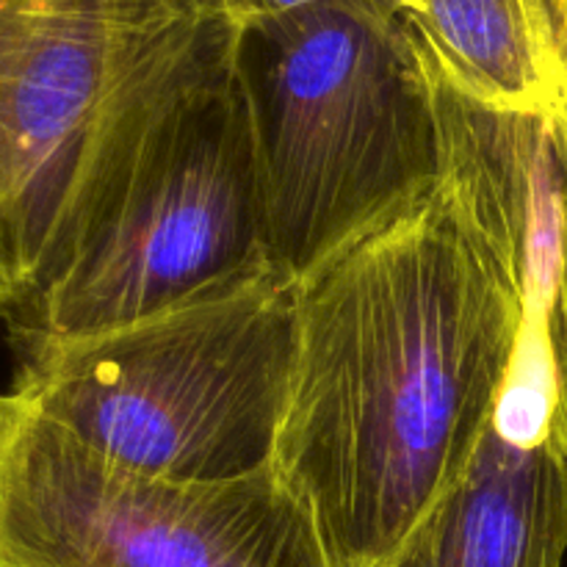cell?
Returning a JSON list of instances; mask_svg holds the SVG:
<instances>
[{
    "label": "cell",
    "instance_id": "obj_2",
    "mask_svg": "<svg viewBox=\"0 0 567 567\" xmlns=\"http://www.w3.org/2000/svg\"><path fill=\"white\" fill-rule=\"evenodd\" d=\"M221 0H0V321L125 199L177 111L236 75Z\"/></svg>",
    "mask_w": 567,
    "mask_h": 567
},
{
    "label": "cell",
    "instance_id": "obj_9",
    "mask_svg": "<svg viewBox=\"0 0 567 567\" xmlns=\"http://www.w3.org/2000/svg\"><path fill=\"white\" fill-rule=\"evenodd\" d=\"M399 20L426 75L502 109L559 105L529 0H426Z\"/></svg>",
    "mask_w": 567,
    "mask_h": 567
},
{
    "label": "cell",
    "instance_id": "obj_11",
    "mask_svg": "<svg viewBox=\"0 0 567 567\" xmlns=\"http://www.w3.org/2000/svg\"><path fill=\"white\" fill-rule=\"evenodd\" d=\"M221 3L233 11V17H236L241 25H249V22L288 14V11L305 9V6L321 3V0H221Z\"/></svg>",
    "mask_w": 567,
    "mask_h": 567
},
{
    "label": "cell",
    "instance_id": "obj_10",
    "mask_svg": "<svg viewBox=\"0 0 567 567\" xmlns=\"http://www.w3.org/2000/svg\"><path fill=\"white\" fill-rule=\"evenodd\" d=\"M529 9L557 83L559 109L567 111V0H529Z\"/></svg>",
    "mask_w": 567,
    "mask_h": 567
},
{
    "label": "cell",
    "instance_id": "obj_4",
    "mask_svg": "<svg viewBox=\"0 0 567 567\" xmlns=\"http://www.w3.org/2000/svg\"><path fill=\"white\" fill-rule=\"evenodd\" d=\"M11 391L83 446L166 482L275 465L297 352V282L271 260L158 313L14 349Z\"/></svg>",
    "mask_w": 567,
    "mask_h": 567
},
{
    "label": "cell",
    "instance_id": "obj_7",
    "mask_svg": "<svg viewBox=\"0 0 567 567\" xmlns=\"http://www.w3.org/2000/svg\"><path fill=\"white\" fill-rule=\"evenodd\" d=\"M426 75V72H424ZM441 142V186L496 252L524 302V319L559 316L567 138L559 109H502L426 75Z\"/></svg>",
    "mask_w": 567,
    "mask_h": 567
},
{
    "label": "cell",
    "instance_id": "obj_6",
    "mask_svg": "<svg viewBox=\"0 0 567 567\" xmlns=\"http://www.w3.org/2000/svg\"><path fill=\"white\" fill-rule=\"evenodd\" d=\"M266 260L252 127L233 75L183 105L109 219L9 310L11 347L158 313Z\"/></svg>",
    "mask_w": 567,
    "mask_h": 567
},
{
    "label": "cell",
    "instance_id": "obj_12",
    "mask_svg": "<svg viewBox=\"0 0 567 567\" xmlns=\"http://www.w3.org/2000/svg\"><path fill=\"white\" fill-rule=\"evenodd\" d=\"M559 109V105H557ZM565 125V138H567V111L559 109ZM559 316H563L565 327V341H567V203H565V236H563V269H559Z\"/></svg>",
    "mask_w": 567,
    "mask_h": 567
},
{
    "label": "cell",
    "instance_id": "obj_3",
    "mask_svg": "<svg viewBox=\"0 0 567 567\" xmlns=\"http://www.w3.org/2000/svg\"><path fill=\"white\" fill-rule=\"evenodd\" d=\"M266 255L293 282L435 192L430 81L385 0H321L244 25Z\"/></svg>",
    "mask_w": 567,
    "mask_h": 567
},
{
    "label": "cell",
    "instance_id": "obj_8",
    "mask_svg": "<svg viewBox=\"0 0 567 567\" xmlns=\"http://www.w3.org/2000/svg\"><path fill=\"white\" fill-rule=\"evenodd\" d=\"M567 435L515 446L487 426L465 474L377 567H563Z\"/></svg>",
    "mask_w": 567,
    "mask_h": 567
},
{
    "label": "cell",
    "instance_id": "obj_5",
    "mask_svg": "<svg viewBox=\"0 0 567 567\" xmlns=\"http://www.w3.org/2000/svg\"><path fill=\"white\" fill-rule=\"evenodd\" d=\"M0 567H338L280 471L166 482L0 393Z\"/></svg>",
    "mask_w": 567,
    "mask_h": 567
},
{
    "label": "cell",
    "instance_id": "obj_13",
    "mask_svg": "<svg viewBox=\"0 0 567 567\" xmlns=\"http://www.w3.org/2000/svg\"><path fill=\"white\" fill-rule=\"evenodd\" d=\"M388 6H391L396 14H402V11H410V9H419L421 3H426V0H385Z\"/></svg>",
    "mask_w": 567,
    "mask_h": 567
},
{
    "label": "cell",
    "instance_id": "obj_1",
    "mask_svg": "<svg viewBox=\"0 0 567 567\" xmlns=\"http://www.w3.org/2000/svg\"><path fill=\"white\" fill-rule=\"evenodd\" d=\"M520 324L513 277L441 183L297 280L275 468L338 567L385 563L465 474Z\"/></svg>",
    "mask_w": 567,
    "mask_h": 567
}]
</instances>
